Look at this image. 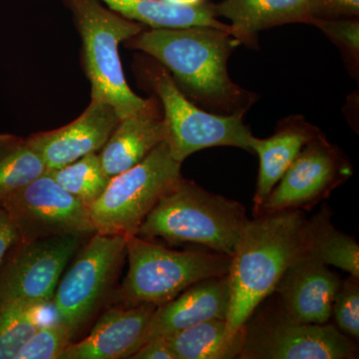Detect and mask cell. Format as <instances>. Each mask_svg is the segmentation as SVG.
<instances>
[{"label":"cell","instance_id":"obj_7","mask_svg":"<svg viewBox=\"0 0 359 359\" xmlns=\"http://www.w3.org/2000/svg\"><path fill=\"white\" fill-rule=\"evenodd\" d=\"M149 84L164 109L166 142L172 157L184 161L198 151L212 147H236L252 152L254 135L244 115H219L205 111L187 98L164 66L147 71Z\"/></svg>","mask_w":359,"mask_h":359},{"label":"cell","instance_id":"obj_9","mask_svg":"<svg viewBox=\"0 0 359 359\" xmlns=\"http://www.w3.org/2000/svg\"><path fill=\"white\" fill-rule=\"evenodd\" d=\"M21 243L96 233L88 207L65 190L50 175H41L0 200Z\"/></svg>","mask_w":359,"mask_h":359},{"label":"cell","instance_id":"obj_31","mask_svg":"<svg viewBox=\"0 0 359 359\" xmlns=\"http://www.w3.org/2000/svg\"><path fill=\"white\" fill-rule=\"evenodd\" d=\"M132 359H176L173 351L164 337L148 340Z\"/></svg>","mask_w":359,"mask_h":359},{"label":"cell","instance_id":"obj_23","mask_svg":"<svg viewBox=\"0 0 359 359\" xmlns=\"http://www.w3.org/2000/svg\"><path fill=\"white\" fill-rule=\"evenodd\" d=\"M46 172L44 161L27 138L0 133V200Z\"/></svg>","mask_w":359,"mask_h":359},{"label":"cell","instance_id":"obj_14","mask_svg":"<svg viewBox=\"0 0 359 359\" xmlns=\"http://www.w3.org/2000/svg\"><path fill=\"white\" fill-rule=\"evenodd\" d=\"M120 120L110 104L91 99L87 109L70 124L33 134L27 140L43 159L46 172L53 171L102 149Z\"/></svg>","mask_w":359,"mask_h":359},{"label":"cell","instance_id":"obj_30","mask_svg":"<svg viewBox=\"0 0 359 359\" xmlns=\"http://www.w3.org/2000/svg\"><path fill=\"white\" fill-rule=\"evenodd\" d=\"M20 242V235L15 226L0 204V266L11 250Z\"/></svg>","mask_w":359,"mask_h":359},{"label":"cell","instance_id":"obj_28","mask_svg":"<svg viewBox=\"0 0 359 359\" xmlns=\"http://www.w3.org/2000/svg\"><path fill=\"white\" fill-rule=\"evenodd\" d=\"M311 25L320 28L321 32L339 46L349 69L358 74L359 60V22L355 18L323 20L313 18Z\"/></svg>","mask_w":359,"mask_h":359},{"label":"cell","instance_id":"obj_18","mask_svg":"<svg viewBox=\"0 0 359 359\" xmlns=\"http://www.w3.org/2000/svg\"><path fill=\"white\" fill-rule=\"evenodd\" d=\"M320 133L304 116L292 115L278 123L275 133L268 138L254 136L250 147L259 159L254 212L263 205L302 148Z\"/></svg>","mask_w":359,"mask_h":359},{"label":"cell","instance_id":"obj_13","mask_svg":"<svg viewBox=\"0 0 359 359\" xmlns=\"http://www.w3.org/2000/svg\"><path fill=\"white\" fill-rule=\"evenodd\" d=\"M341 280L327 264L304 254L285 269L273 292L290 320L325 325L332 318V302Z\"/></svg>","mask_w":359,"mask_h":359},{"label":"cell","instance_id":"obj_20","mask_svg":"<svg viewBox=\"0 0 359 359\" xmlns=\"http://www.w3.org/2000/svg\"><path fill=\"white\" fill-rule=\"evenodd\" d=\"M108 8L130 20L151 28L209 26L230 32V25L218 20L214 4L186 6L170 0H100Z\"/></svg>","mask_w":359,"mask_h":359},{"label":"cell","instance_id":"obj_8","mask_svg":"<svg viewBox=\"0 0 359 359\" xmlns=\"http://www.w3.org/2000/svg\"><path fill=\"white\" fill-rule=\"evenodd\" d=\"M240 359H355L354 340L334 323L306 325L290 320L280 304L255 311L244 325Z\"/></svg>","mask_w":359,"mask_h":359},{"label":"cell","instance_id":"obj_11","mask_svg":"<svg viewBox=\"0 0 359 359\" xmlns=\"http://www.w3.org/2000/svg\"><path fill=\"white\" fill-rule=\"evenodd\" d=\"M351 174L346 156L321 132L302 148L255 216L313 209Z\"/></svg>","mask_w":359,"mask_h":359},{"label":"cell","instance_id":"obj_1","mask_svg":"<svg viewBox=\"0 0 359 359\" xmlns=\"http://www.w3.org/2000/svg\"><path fill=\"white\" fill-rule=\"evenodd\" d=\"M125 43L164 66L187 98L205 111L245 115L257 100L229 75V58L240 45L230 32L209 26L151 28Z\"/></svg>","mask_w":359,"mask_h":359},{"label":"cell","instance_id":"obj_17","mask_svg":"<svg viewBox=\"0 0 359 359\" xmlns=\"http://www.w3.org/2000/svg\"><path fill=\"white\" fill-rule=\"evenodd\" d=\"M166 139V126L159 103L151 98L145 109L123 118L103 146L99 157L105 173L112 178L136 166Z\"/></svg>","mask_w":359,"mask_h":359},{"label":"cell","instance_id":"obj_21","mask_svg":"<svg viewBox=\"0 0 359 359\" xmlns=\"http://www.w3.org/2000/svg\"><path fill=\"white\" fill-rule=\"evenodd\" d=\"M304 254L359 278L358 243L335 228L327 205H323L318 214L306 221Z\"/></svg>","mask_w":359,"mask_h":359},{"label":"cell","instance_id":"obj_22","mask_svg":"<svg viewBox=\"0 0 359 359\" xmlns=\"http://www.w3.org/2000/svg\"><path fill=\"white\" fill-rule=\"evenodd\" d=\"M244 337V328L231 335L226 320L215 318L164 339L176 359H233L242 353Z\"/></svg>","mask_w":359,"mask_h":359},{"label":"cell","instance_id":"obj_32","mask_svg":"<svg viewBox=\"0 0 359 359\" xmlns=\"http://www.w3.org/2000/svg\"><path fill=\"white\" fill-rule=\"evenodd\" d=\"M170 1L176 2V4H186V6H199L205 4L208 0H170Z\"/></svg>","mask_w":359,"mask_h":359},{"label":"cell","instance_id":"obj_10","mask_svg":"<svg viewBox=\"0 0 359 359\" xmlns=\"http://www.w3.org/2000/svg\"><path fill=\"white\" fill-rule=\"evenodd\" d=\"M127 237L95 233L56 287L55 320L75 332L103 299L126 255Z\"/></svg>","mask_w":359,"mask_h":359},{"label":"cell","instance_id":"obj_26","mask_svg":"<svg viewBox=\"0 0 359 359\" xmlns=\"http://www.w3.org/2000/svg\"><path fill=\"white\" fill-rule=\"evenodd\" d=\"M73 335L69 327L54 318L30 337L15 359H59Z\"/></svg>","mask_w":359,"mask_h":359},{"label":"cell","instance_id":"obj_24","mask_svg":"<svg viewBox=\"0 0 359 359\" xmlns=\"http://www.w3.org/2000/svg\"><path fill=\"white\" fill-rule=\"evenodd\" d=\"M49 304L9 301L0 304V359H15L22 346L45 323Z\"/></svg>","mask_w":359,"mask_h":359},{"label":"cell","instance_id":"obj_6","mask_svg":"<svg viewBox=\"0 0 359 359\" xmlns=\"http://www.w3.org/2000/svg\"><path fill=\"white\" fill-rule=\"evenodd\" d=\"M181 165L164 141L136 166L112 177L100 198L88 205L96 233L136 236L149 212L182 178Z\"/></svg>","mask_w":359,"mask_h":359},{"label":"cell","instance_id":"obj_3","mask_svg":"<svg viewBox=\"0 0 359 359\" xmlns=\"http://www.w3.org/2000/svg\"><path fill=\"white\" fill-rule=\"evenodd\" d=\"M249 219L241 203L182 177L149 212L136 236L200 245L231 257Z\"/></svg>","mask_w":359,"mask_h":359},{"label":"cell","instance_id":"obj_27","mask_svg":"<svg viewBox=\"0 0 359 359\" xmlns=\"http://www.w3.org/2000/svg\"><path fill=\"white\" fill-rule=\"evenodd\" d=\"M332 318L341 334L359 339V278L349 276L340 283L332 302Z\"/></svg>","mask_w":359,"mask_h":359},{"label":"cell","instance_id":"obj_4","mask_svg":"<svg viewBox=\"0 0 359 359\" xmlns=\"http://www.w3.org/2000/svg\"><path fill=\"white\" fill-rule=\"evenodd\" d=\"M72 13L82 44V65L91 83V99L105 101L120 119L145 109L150 99L136 95L127 84L118 46L136 36L143 25L103 6L100 0H63Z\"/></svg>","mask_w":359,"mask_h":359},{"label":"cell","instance_id":"obj_16","mask_svg":"<svg viewBox=\"0 0 359 359\" xmlns=\"http://www.w3.org/2000/svg\"><path fill=\"white\" fill-rule=\"evenodd\" d=\"M229 276L205 278L156 308L148 340L168 337L210 320H224L230 309Z\"/></svg>","mask_w":359,"mask_h":359},{"label":"cell","instance_id":"obj_25","mask_svg":"<svg viewBox=\"0 0 359 359\" xmlns=\"http://www.w3.org/2000/svg\"><path fill=\"white\" fill-rule=\"evenodd\" d=\"M46 173L87 207L100 198L111 180L104 171L97 152L90 153L69 165Z\"/></svg>","mask_w":359,"mask_h":359},{"label":"cell","instance_id":"obj_12","mask_svg":"<svg viewBox=\"0 0 359 359\" xmlns=\"http://www.w3.org/2000/svg\"><path fill=\"white\" fill-rule=\"evenodd\" d=\"M80 243L81 237L63 236L14 245L0 266V304H50L59 278Z\"/></svg>","mask_w":359,"mask_h":359},{"label":"cell","instance_id":"obj_29","mask_svg":"<svg viewBox=\"0 0 359 359\" xmlns=\"http://www.w3.org/2000/svg\"><path fill=\"white\" fill-rule=\"evenodd\" d=\"M313 18L334 20V18H358L359 0H309Z\"/></svg>","mask_w":359,"mask_h":359},{"label":"cell","instance_id":"obj_19","mask_svg":"<svg viewBox=\"0 0 359 359\" xmlns=\"http://www.w3.org/2000/svg\"><path fill=\"white\" fill-rule=\"evenodd\" d=\"M217 16L231 20L230 34L240 44L259 49L257 33L290 23L311 25L309 0H223L214 4Z\"/></svg>","mask_w":359,"mask_h":359},{"label":"cell","instance_id":"obj_5","mask_svg":"<svg viewBox=\"0 0 359 359\" xmlns=\"http://www.w3.org/2000/svg\"><path fill=\"white\" fill-rule=\"evenodd\" d=\"M129 271L121 289L128 306H159L194 283L228 275L231 257L219 252L173 250L139 236L127 237Z\"/></svg>","mask_w":359,"mask_h":359},{"label":"cell","instance_id":"obj_2","mask_svg":"<svg viewBox=\"0 0 359 359\" xmlns=\"http://www.w3.org/2000/svg\"><path fill=\"white\" fill-rule=\"evenodd\" d=\"M306 217L302 211L261 214L249 219L231 257L230 309L226 325L231 335L264 299L273 294L285 269L304 254Z\"/></svg>","mask_w":359,"mask_h":359},{"label":"cell","instance_id":"obj_15","mask_svg":"<svg viewBox=\"0 0 359 359\" xmlns=\"http://www.w3.org/2000/svg\"><path fill=\"white\" fill-rule=\"evenodd\" d=\"M156 308L144 304L110 309L86 339L70 344L59 359L131 358L148 341Z\"/></svg>","mask_w":359,"mask_h":359}]
</instances>
